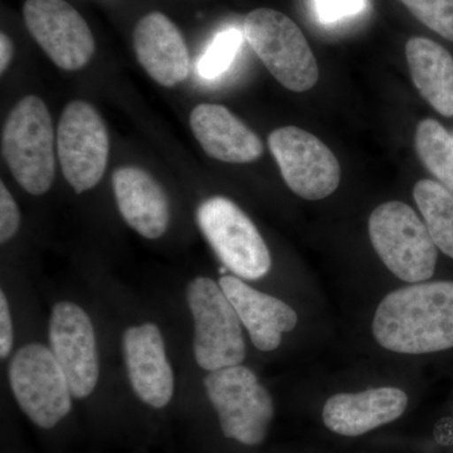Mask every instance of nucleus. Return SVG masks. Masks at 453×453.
<instances>
[{
  "label": "nucleus",
  "mask_w": 453,
  "mask_h": 453,
  "mask_svg": "<svg viewBox=\"0 0 453 453\" xmlns=\"http://www.w3.org/2000/svg\"><path fill=\"white\" fill-rule=\"evenodd\" d=\"M378 344L393 353H437L453 348V281L412 283L390 292L372 325Z\"/></svg>",
  "instance_id": "1"
},
{
  "label": "nucleus",
  "mask_w": 453,
  "mask_h": 453,
  "mask_svg": "<svg viewBox=\"0 0 453 453\" xmlns=\"http://www.w3.org/2000/svg\"><path fill=\"white\" fill-rule=\"evenodd\" d=\"M2 150L12 175L26 192H49L56 174L55 130L43 100L32 95L14 106L3 127Z\"/></svg>",
  "instance_id": "2"
},
{
  "label": "nucleus",
  "mask_w": 453,
  "mask_h": 453,
  "mask_svg": "<svg viewBox=\"0 0 453 453\" xmlns=\"http://www.w3.org/2000/svg\"><path fill=\"white\" fill-rule=\"evenodd\" d=\"M368 228L375 252L393 275L411 283L428 281L434 276L437 246L410 205L383 203L372 211Z\"/></svg>",
  "instance_id": "3"
},
{
  "label": "nucleus",
  "mask_w": 453,
  "mask_h": 453,
  "mask_svg": "<svg viewBox=\"0 0 453 453\" xmlns=\"http://www.w3.org/2000/svg\"><path fill=\"white\" fill-rule=\"evenodd\" d=\"M204 388L226 438L246 446L264 442L275 405L251 369L240 365L210 372Z\"/></svg>",
  "instance_id": "4"
},
{
  "label": "nucleus",
  "mask_w": 453,
  "mask_h": 453,
  "mask_svg": "<svg viewBox=\"0 0 453 453\" xmlns=\"http://www.w3.org/2000/svg\"><path fill=\"white\" fill-rule=\"evenodd\" d=\"M244 37L283 88L305 92L319 80V65L299 26L281 12L258 8L244 19Z\"/></svg>",
  "instance_id": "5"
},
{
  "label": "nucleus",
  "mask_w": 453,
  "mask_h": 453,
  "mask_svg": "<svg viewBox=\"0 0 453 453\" xmlns=\"http://www.w3.org/2000/svg\"><path fill=\"white\" fill-rule=\"evenodd\" d=\"M188 308L195 321V357L203 371L242 365L246 357L242 323L219 283L196 277L187 286Z\"/></svg>",
  "instance_id": "6"
},
{
  "label": "nucleus",
  "mask_w": 453,
  "mask_h": 453,
  "mask_svg": "<svg viewBox=\"0 0 453 453\" xmlns=\"http://www.w3.org/2000/svg\"><path fill=\"white\" fill-rule=\"evenodd\" d=\"M196 219L217 257L234 276L255 281L270 273L273 259L266 242L234 201L220 196L205 199Z\"/></svg>",
  "instance_id": "7"
},
{
  "label": "nucleus",
  "mask_w": 453,
  "mask_h": 453,
  "mask_svg": "<svg viewBox=\"0 0 453 453\" xmlns=\"http://www.w3.org/2000/svg\"><path fill=\"white\" fill-rule=\"evenodd\" d=\"M9 384L23 413L42 429H52L73 410V390L50 348L31 342L14 354Z\"/></svg>",
  "instance_id": "8"
},
{
  "label": "nucleus",
  "mask_w": 453,
  "mask_h": 453,
  "mask_svg": "<svg viewBox=\"0 0 453 453\" xmlns=\"http://www.w3.org/2000/svg\"><path fill=\"white\" fill-rule=\"evenodd\" d=\"M105 122L85 101L68 104L57 127V154L65 180L77 195L100 183L109 159Z\"/></svg>",
  "instance_id": "9"
},
{
  "label": "nucleus",
  "mask_w": 453,
  "mask_h": 453,
  "mask_svg": "<svg viewBox=\"0 0 453 453\" xmlns=\"http://www.w3.org/2000/svg\"><path fill=\"white\" fill-rule=\"evenodd\" d=\"M283 180L295 195L308 201H320L339 188L342 170L333 151L310 134L296 127H280L268 136Z\"/></svg>",
  "instance_id": "10"
},
{
  "label": "nucleus",
  "mask_w": 453,
  "mask_h": 453,
  "mask_svg": "<svg viewBox=\"0 0 453 453\" xmlns=\"http://www.w3.org/2000/svg\"><path fill=\"white\" fill-rule=\"evenodd\" d=\"M23 17L32 37L62 70H81L94 56L91 29L65 0H26Z\"/></svg>",
  "instance_id": "11"
},
{
  "label": "nucleus",
  "mask_w": 453,
  "mask_h": 453,
  "mask_svg": "<svg viewBox=\"0 0 453 453\" xmlns=\"http://www.w3.org/2000/svg\"><path fill=\"white\" fill-rule=\"evenodd\" d=\"M49 339L50 350L64 369L74 398H88L100 378L96 334L88 312L71 301L55 303Z\"/></svg>",
  "instance_id": "12"
},
{
  "label": "nucleus",
  "mask_w": 453,
  "mask_h": 453,
  "mask_svg": "<svg viewBox=\"0 0 453 453\" xmlns=\"http://www.w3.org/2000/svg\"><path fill=\"white\" fill-rule=\"evenodd\" d=\"M122 353L131 388L154 410H163L174 395L175 378L165 342L153 323L134 325L122 335Z\"/></svg>",
  "instance_id": "13"
},
{
  "label": "nucleus",
  "mask_w": 453,
  "mask_h": 453,
  "mask_svg": "<svg viewBox=\"0 0 453 453\" xmlns=\"http://www.w3.org/2000/svg\"><path fill=\"white\" fill-rule=\"evenodd\" d=\"M219 283L259 351L276 350L283 334L292 332L299 323L297 312L285 301L256 290L240 277L225 275Z\"/></svg>",
  "instance_id": "14"
},
{
  "label": "nucleus",
  "mask_w": 453,
  "mask_h": 453,
  "mask_svg": "<svg viewBox=\"0 0 453 453\" xmlns=\"http://www.w3.org/2000/svg\"><path fill=\"white\" fill-rule=\"evenodd\" d=\"M407 405V393L395 387L339 393L325 403L323 421L330 431L340 436H362L398 419Z\"/></svg>",
  "instance_id": "15"
},
{
  "label": "nucleus",
  "mask_w": 453,
  "mask_h": 453,
  "mask_svg": "<svg viewBox=\"0 0 453 453\" xmlns=\"http://www.w3.org/2000/svg\"><path fill=\"white\" fill-rule=\"evenodd\" d=\"M134 50L149 76L173 88L189 74V53L183 35L165 14L151 12L134 31Z\"/></svg>",
  "instance_id": "16"
},
{
  "label": "nucleus",
  "mask_w": 453,
  "mask_h": 453,
  "mask_svg": "<svg viewBox=\"0 0 453 453\" xmlns=\"http://www.w3.org/2000/svg\"><path fill=\"white\" fill-rule=\"evenodd\" d=\"M190 129L208 157L223 163H253L264 144L242 120L217 104H201L189 118Z\"/></svg>",
  "instance_id": "17"
},
{
  "label": "nucleus",
  "mask_w": 453,
  "mask_h": 453,
  "mask_svg": "<svg viewBox=\"0 0 453 453\" xmlns=\"http://www.w3.org/2000/svg\"><path fill=\"white\" fill-rule=\"evenodd\" d=\"M113 195L122 219L148 240H157L168 229V196L146 170L121 166L113 172Z\"/></svg>",
  "instance_id": "18"
},
{
  "label": "nucleus",
  "mask_w": 453,
  "mask_h": 453,
  "mask_svg": "<svg viewBox=\"0 0 453 453\" xmlns=\"http://www.w3.org/2000/svg\"><path fill=\"white\" fill-rule=\"evenodd\" d=\"M411 76L421 96L438 113L453 118V57L445 47L425 37L405 44Z\"/></svg>",
  "instance_id": "19"
},
{
  "label": "nucleus",
  "mask_w": 453,
  "mask_h": 453,
  "mask_svg": "<svg viewBox=\"0 0 453 453\" xmlns=\"http://www.w3.org/2000/svg\"><path fill=\"white\" fill-rule=\"evenodd\" d=\"M413 198L437 249L453 259V193L434 180H419Z\"/></svg>",
  "instance_id": "20"
},
{
  "label": "nucleus",
  "mask_w": 453,
  "mask_h": 453,
  "mask_svg": "<svg viewBox=\"0 0 453 453\" xmlns=\"http://www.w3.org/2000/svg\"><path fill=\"white\" fill-rule=\"evenodd\" d=\"M419 160L440 183L453 193V136L434 119L419 122L416 131Z\"/></svg>",
  "instance_id": "21"
},
{
  "label": "nucleus",
  "mask_w": 453,
  "mask_h": 453,
  "mask_svg": "<svg viewBox=\"0 0 453 453\" xmlns=\"http://www.w3.org/2000/svg\"><path fill=\"white\" fill-rule=\"evenodd\" d=\"M242 44V33L235 28L219 33L199 58L196 71L204 80H213L228 70Z\"/></svg>",
  "instance_id": "22"
},
{
  "label": "nucleus",
  "mask_w": 453,
  "mask_h": 453,
  "mask_svg": "<svg viewBox=\"0 0 453 453\" xmlns=\"http://www.w3.org/2000/svg\"><path fill=\"white\" fill-rule=\"evenodd\" d=\"M419 22L453 42V0H401Z\"/></svg>",
  "instance_id": "23"
},
{
  "label": "nucleus",
  "mask_w": 453,
  "mask_h": 453,
  "mask_svg": "<svg viewBox=\"0 0 453 453\" xmlns=\"http://www.w3.org/2000/svg\"><path fill=\"white\" fill-rule=\"evenodd\" d=\"M20 225V211L4 183H0V242L7 243L16 235Z\"/></svg>",
  "instance_id": "24"
},
{
  "label": "nucleus",
  "mask_w": 453,
  "mask_h": 453,
  "mask_svg": "<svg viewBox=\"0 0 453 453\" xmlns=\"http://www.w3.org/2000/svg\"><path fill=\"white\" fill-rule=\"evenodd\" d=\"M316 12L323 23H334L359 13L365 0H315Z\"/></svg>",
  "instance_id": "25"
},
{
  "label": "nucleus",
  "mask_w": 453,
  "mask_h": 453,
  "mask_svg": "<svg viewBox=\"0 0 453 453\" xmlns=\"http://www.w3.org/2000/svg\"><path fill=\"white\" fill-rule=\"evenodd\" d=\"M13 345V319H12L7 295L4 291H2L0 292V357H2V359L11 356Z\"/></svg>",
  "instance_id": "26"
},
{
  "label": "nucleus",
  "mask_w": 453,
  "mask_h": 453,
  "mask_svg": "<svg viewBox=\"0 0 453 453\" xmlns=\"http://www.w3.org/2000/svg\"><path fill=\"white\" fill-rule=\"evenodd\" d=\"M14 56V44L11 37L2 32L0 35V73H4L7 71L9 64Z\"/></svg>",
  "instance_id": "27"
}]
</instances>
